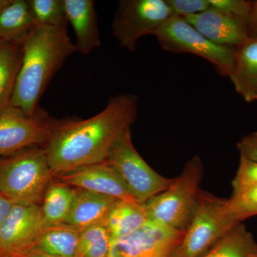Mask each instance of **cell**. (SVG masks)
<instances>
[{
	"label": "cell",
	"instance_id": "6da1fadb",
	"mask_svg": "<svg viewBox=\"0 0 257 257\" xmlns=\"http://www.w3.org/2000/svg\"><path fill=\"white\" fill-rule=\"evenodd\" d=\"M138 116V98L120 93L89 119L57 120L44 148L55 177L80 167L106 162Z\"/></svg>",
	"mask_w": 257,
	"mask_h": 257
},
{
	"label": "cell",
	"instance_id": "7a4b0ae2",
	"mask_svg": "<svg viewBox=\"0 0 257 257\" xmlns=\"http://www.w3.org/2000/svg\"><path fill=\"white\" fill-rule=\"evenodd\" d=\"M67 24L35 27L23 42V60L11 104L33 115L54 76L76 52Z\"/></svg>",
	"mask_w": 257,
	"mask_h": 257
},
{
	"label": "cell",
	"instance_id": "3957f363",
	"mask_svg": "<svg viewBox=\"0 0 257 257\" xmlns=\"http://www.w3.org/2000/svg\"><path fill=\"white\" fill-rule=\"evenodd\" d=\"M55 178L44 147L0 157V194L14 204L41 205Z\"/></svg>",
	"mask_w": 257,
	"mask_h": 257
},
{
	"label": "cell",
	"instance_id": "277c9868",
	"mask_svg": "<svg viewBox=\"0 0 257 257\" xmlns=\"http://www.w3.org/2000/svg\"><path fill=\"white\" fill-rule=\"evenodd\" d=\"M204 172L202 159L192 157L168 188L145 203L148 219L185 231L197 209Z\"/></svg>",
	"mask_w": 257,
	"mask_h": 257
},
{
	"label": "cell",
	"instance_id": "5b68a950",
	"mask_svg": "<svg viewBox=\"0 0 257 257\" xmlns=\"http://www.w3.org/2000/svg\"><path fill=\"white\" fill-rule=\"evenodd\" d=\"M239 223L228 199L200 190L195 214L170 257H203Z\"/></svg>",
	"mask_w": 257,
	"mask_h": 257
},
{
	"label": "cell",
	"instance_id": "8992f818",
	"mask_svg": "<svg viewBox=\"0 0 257 257\" xmlns=\"http://www.w3.org/2000/svg\"><path fill=\"white\" fill-rule=\"evenodd\" d=\"M154 35L164 50L198 56L210 62L221 75L229 77L231 73L236 47L211 42L183 18L172 17Z\"/></svg>",
	"mask_w": 257,
	"mask_h": 257
},
{
	"label": "cell",
	"instance_id": "52a82bcc",
	"mask_svg": "<svg viewBox=\"0 0 257 257\" xmlns=\"http://www.w3.org/2000/svg\"><path fill=\"white\" fill-rule=\"evenodd\" d=\"M106 162L124 182L132 197L140 204L166 190L174 179L157 173L140 156L133 143L131 130L115 145Z\"/></svg>",
	"mask_w": 257,
	"mask_h": 257
},
{
	"label": "cell",
	"instance_id": "ba28073f",
	"mask_svg": "<svg viewBox=\"0 0 257 257\" xmlns=\"http://www.w3.org/2000/svg\"><path fill=\"white\" fill-rule=\"evenodd\" d=\"M175 16L166 0H121L113 18L112 33L120 46L135 52L142 37Z\"/></svg>",
	"mask_w": 257,
	"mask_h": 257
},
{
	"label": "cell",
	"instance_id": "9c48e42d",
	"mask_svg": "<svg viewBox=\"0 0 257 257\" xmlns=\"http://www.w3.org/2000/svg\"><path fill=\"white\" fill-rule=\"evenodd\" d=\"M56 121L40 106L30 116L10 102L0 112V157L28 147L45 146Z\"/></svg>",
	"mask_w": 257,
	"mask_h": 257
},
{
	"label": "cell",
	"instance_id": "30bf717a",
	"mask_svg": "<svg viewBox=\"0 0 257 257\" xmlns=\"http://www.w3.org/2000/svg\"><path fill=\"white\" fill-rule=\"evenodd\" d=\"M184 232L148 219L131 234L111 239L109 257H170Z\"/></svg>",
	"mask_w": 257,
	"mask_h": 257
},
{
	"label": "cell",
	"instance_id": "8fae6325",
	"mask_svg": "<svg viewBox=\"0 0 257 257\" xmlns=\"http://www.w3.org/2000/svg\"><path fill=\"white\" fill-rule=\"evenodd\" d=\"M45 229L41 205L14 204L0 228V253L26 254Z\"/></svg>",
	"mask_w": 257,
	"mask_h": 257
},
{
	"label": "cell",
	"instance_id": "7c38bea8",
	"mask_svg": "<svg viewBox=\"0 0 257 257\" xmlns=\"http://www.w3.org/2000/svg\"><path fill=\"white\" fill-rule=\"evenodd\" d=\"M55 178L74 188L85 189L116 199L138 202L107 162L84 166Z\"/></svg>",
	"mask_w": 257,
	"mask_h": 257
},
{
	"label": "cell",
	"instance_id": "4fadbf2b",
	"mask_svg": "<svg viewBox=\"0 0 257 257\" xmlns=\"http://www.w3.org/2000/svg\"><path fill=\"white\" fill-rule=\"evenodd\" d=\"M183 18L208 40L221 46L239 47L249 37L247 25L211 7Z\"/></svg>",
	"mask_w": 257,
	"mask_h": 257
},
{
	"label": "cell",
	"instance_id": "5bb4252c",
	"mask_svg": "<svg viewBox=\"0 0 257 257\" xmlns=\"http://www.w3.org/2000/svg\"><path fill=\"white\" fill-rule=\"evenodd\" d=\"M67 23L76 37V52L88 55L101 45L97 14L93 0H64Z\"/></svg>",
	"mask_w": 257,
	"mask_h": 257
},
{
	"label": "cell",
	"instance_id": "9a60e30c",
	"mask_svg": "<svg viewBox=\"0 0 257 257\" xmlns=\"http://www.w3.org/2000/svg\"><path fill=\"white\" fill-rule=\"evenodd\" d=\"M116 200L115 198L76 188L73 204L64 223L82 229L94 225L106 224Z\"/></svg>",
	"mask_w": 257,
	"mask_h": 257
},
{
	"label": "cell",
	"instance_id": "2e32d148",
	"mask_svg": "<svg viewBox=\"0 0 257 257\" xmlns=\"http://www.w3.org/2000/svg\"><path fill=\"white\" fill-rule=\"evenodd\" d=\"M228 77L244 101H257V37H247L236 47L234 64Z\"/></svg>",
	"mask_w": 257,
	"mask_h": 257
},
{
	"label": "cell",
	"instance_id": "e0dca14e",
	"mask_svg": "<svg viewBox=\"0 0 257 257\" xmlns=\"http://www.w3.org/2000/svg\"><path fill=\"white\" fill-rule=\"evenodd\" d=\"M34 28L28 0H11L0 11V42L23 43Z\"/></svg>",
	"mask_w": 257,
	"mask_h": 257
},
{
	"label": "cell",
	"instance_id": "ac0fdd59",
	"mask_svg": "<svg viewBox=\"0 0 257 257\" xmlns=\"http://www.w3.org/2000/svg\"><path fill=\"white\" fill-rule=\"evenodd\" d=\"M82 229L67 224L46 227L35 248L55 257H75Z\"/></svg>",
	"mask_w": 257,
	"mask_h": 257
},
{
	"label": "cell",
	"instance_id": "d6986e66",
	"mask_svg": "<svg viewBox=\"0 0 257 257\" xmlns=\"http://www.w3.org/2000/svg\"><path fill=\"white\" fill-rule=\"evenodd\" d=\"M148 220L145 204L118 199L106 219V226L111 239L126 236L136 231Z\"/></svg>",
	"mask_w": 257,
	"mask_h": 257
},
{
	"label": "cell",
	"instance_id": "ffe728a7",
	"mask_svg": "<svg viewBox=\"0 0 257 257\" xmlns=\"http://www.w3.org/2000/svg\"><path fill=\"white\" fill-rule=\"evenodd\" d=\"M75 194L74 187L53 179L41 204L45 228L63 224L72 208Z\"/></svg>",
	"mask_w": 257,
	"mask_h": 257
},
{
	"label": "cell",
	"instance_id": "44dd1931",
	"mask_svg": "<svg viewBox=\"0 0 257 257\" xmlns=\"http://www.w3.org/2000/svg\"><path fill=\"white\" fill-rule=\"evenodd\" d=\"M23 60V43L0 42V112L11 98Z\"/></svg>",
	"mask_w": 257,
	"mask_h": 257
},
{
	"label": "cell",
	"instance_id": "7402d4cb",
	"mask_svg": "<svg viewBox=\"0 0 257 257\" xmlns=\"http://www.w3.org/2000/svg\"><path fill=\"white\" fill-rule=\"evenodd\" d=\"M203 257H257V243L245 225L239 223Z\"/></svg>",
	"mask_w": 257,
	"mask_h": 257
},
{
	"label": "cell",
	"instance_id": "603a6c76",
	"mask_svg": "<svg viewBox=\"0 0 257 257\" xmlns=\"http://www.w3.org/2000/svg\"><path fill=\"white\" fill-rule=\"evenodd\" d=\"M111 235L106 224L82 229L75 257H109Z\"/></svg>",
	"mask_w": 257,
	"mask_h": 257
},
{
	"label": "cell",
	"instance_id": "cb8c5ba5",
	"mask_svg": "<svg viewBox=\"0 0 257 257\" xmlns=\"http://www.w3.org/2000/svg\"><path fill=\"white\" fill-rule=\"evenodd\" d=\"M34 26H58L67 24L64 0H28Z\"/></svg>",
	"mask_w": 257,
	"mask_h": 257
},
{
	"label": "cell",
	"instance_id": "d4e9b609",
	"mask_svg": "<svg viewBox=\"0 0 257 257\" xmlns=\"http://www.w3.org/2000/svg\"><path fill=\"white\" fill-rule=\"evenodd\" d=\"M228 203L230 210L239 222L252 216L257 209V183L232 194Z\"/></svg>",
	"mask_w": 257,
	"mask_h": 257
},
{
	"label": "cell",
	"instance_id": "484cf974",
	"mask_svg": "<svg viewBox=\"0 0 257 257\" xmlns=\"http://www.w3.org/2000/svg\"><path fill=\"white\" fill-rule=\"evenodd\" d=\"M209 2L211 8L242 22L247 25L248 29L252 11V2L245 0H209Z\"/></svg>",
	"mask_w": 257,
	"mask_h": 257
},
{
	"label": "cell",
	"instance_id": "4316f807",
	"mask_svg": "<svg viewBox=\"0 0 257 257\" xmlns=\"http://www.w3.org/2000/svg\"><path fill=\"white\" fill-rule=\"evenodd\" d=\"M257 183V162L239 156V167L231 182L233 193L239 192L248 186Z\"/></svg>",
	"mask_w": 257,
	"mask_h": 257
},
{
	"label": "cell",
	"instance_id": "83f0119b",
	"mask_svg": "<svg viewBox=\"0 0 257 257\" xmlns=\"http://www.w3.org/2000/svg\"><path fill=\"white\" fill-rule=\"evenodd\" d=\"M175 16L184 17L202 13L211 8L209 0H166Z\"/></svg>",
	"mask_w": 257,
	"mask_h": 257
},
{
	"label": "cell",
	"instance_id": "f1b7e54d",
	"mask_svg": "<svg viewBox=\"0 0 257 257\" xmlns=\"http://www.w3.org/2000/svg\"><path fill=\"white\" fill-rule=\"evenodd\" d=\"M239 156L257 162V132L243 136L236 144Z\"/></svg>",
	"mask_w": 257,
	"mask_h": 257
},
{
	"label": "cell",
	"instance_id": "f546056e",
	"mask_svg": "<svg viewBox=\"0 0 257 257\" xmlns=\"http://www.w3.org/2000/svg\"><path fill=\"white\" fill-rule=\"evenodd\" d=\"M14 203L0 194V228L10 214Z\"/></svg>",
	"mask_w": 257,
	"mask_h": 257
},
{
	"label": "cell",
	"instance_id": "4dcf8cb0",
	"mask_svg": "<svg viewBox=\"0 0 257 257\" xmlns=\"http://www.w3.org/2000/svg\"><path fill=\"white\" fill-rule=\"evenodd\" d=\"M249 36L257 37V1L252 2V11L248 24Z\"/></svg>",
	"mask_w": 257,
	"mask_h": 257
},
{
	"label": "cell",
	"instance_id": "1f68e13d",
	"mask_svg": "<svg viewBox=\"0 0 257 257\" xmlns=\"http://www.w3.org/2000/svg\"><path fill=\"white\" fill-rule=\"evenodd\" d=\"M25 257H55L51 256V255L47 254L46 253L42 252L40 250H37L36 248H32L28 253L24 255Z\"/></svg>",
	"mask_w": 257,
	"mask_h": 257
},
{
	"label": "cell",
	"instance_id": "d6a6232c",
	"mask_svg": "<svg viewBox=\"0 0 257 257\" xmlns=\"http://www.w3.org/2000/svg\"><path fill=\"white\" fill-rule=\"evenodd\" d=\"M11 0H0V11H2L5 7L10 3Z\"/></svg>",
	"mask_w": 257,
	"mask_h": 257
},
{
	"label": "cell",
	"instance_id": "836d02e7",
	"mask_svg": "<svg viewBox=\"0 0 257 257\" xmlns=\"http://www.w3.org/2000/svg\"><path fill=\"white\" fill-rule=\"evenodd\" d=\"M3 257H25L24 255L11 253V254L3 255Z\"/></svg>",
	"mask_w": 257,
	"mask_h": 257
},
{
	"label": "cell",
	"instance_id": "e575fe53",
	"mask_svg": "<svg viewBox=\"0 0 257 257\" xmlns=\"http://www.w3.org/2000/svg\"><path fill=\"white\" fill-rule=\"evenodd\" d=\"M255 215H257V209H256V210L253 211V214H252V216H255Z\"/></svg>",
	"mask_w": 257,
	"mask_h": 257
},
{
	"label": "cell",
	"instance_id": "d590c367",
	"mask_svg": "<svg viewBox=\"0 0 257 257\" xmlns=\"http://www.w3.org/2000/svg\"><path fill=\"white\" fill-rule=\"evenodd\" d=\"M0 257H3V254H2V253H0Z\"/></svg>",
	"mask_w": 257,
	"mask_h": 257
}]
</instances>
